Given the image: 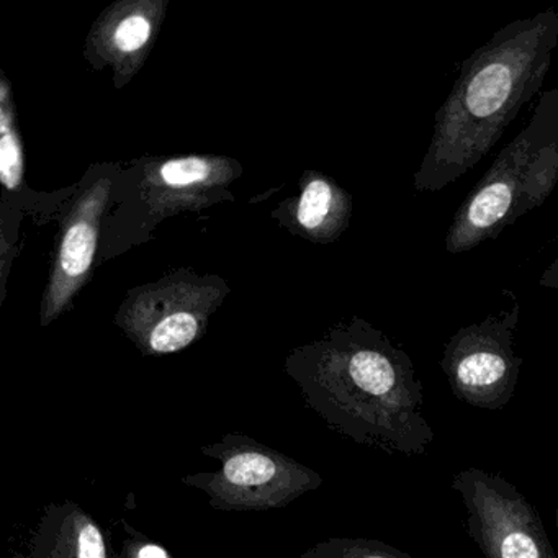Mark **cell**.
Segmentation results:
<instances>
[{
	"instance_id": "1",
	"label": "cell",
	"mask_w": 558,
	"mask_h": 558,
	"mask_svg": "<svg viewBox=\"0 0 558 558\" xmlns=\"http://www.w3.org/2000/svg\"><path fill=\"white\" fill-rule=\"evenodd\" d=\"M557 45L558 11L548 9L499 28L463 61L414 174L417 192L442 191L495 148L544 86Z\"/></svg>"
},
{
	"instance_id": "2",
	"label": "cell",
	"mask_w": 558,
	"mask_h": 558,
	"mask_svg": "<svg viewBox=\"0 0 558 558\" xmlns=\"http://www.w3.org/2000/svg\"><path fill=\"white\" fill-rule=\"evenodd\" d=\"M310 401L329 426L387 453L424 456L434 440L413 361L364 323L326 352Z\"/></svg>"
},
{
	"instance_id": "3",
	"label": "cell",
	"mask_w": 558,
	"mask_h": 558,
	"mask_svg": "<svg viewBox=\"0 0 558 558\" xmlns=\"http://www.w3.org/2000/svg\"><path fill=\"white\" fill-rule=\"evenodd\" d=\"M558 184V86L542 93L524 130L496 156L447 231L446 250L465 253L495 240L545 204Z\"/></svg>"
},
{
	"instance_id": "4",
	"label": "cell",
	"mask_w": 558,
	"mask_h": 558,
	"mask_svg": "<svg viewBox=\"0 0 558 558\" xmlns=\"http://www.w3.org/2000/svg\"><path fill=\"white\" fill-rule=\"evenodd\" d=\"M521 303L460 328L444 348L440 368L457 400L480 410L505 408L514 397L522 359L512 349Z\"/></svg>"
},
{
	"instance_id": "5",
	"label": "cell",
	"mask_w": 558,
	"mask_h": 558,
	"mask_svg": "<svg viewBox=\"0 0 558 558\" xmlns=\"http://www.w3.org/2000/svg\"><path fill=\"white\" fill-rule=\"evenodd\" d=\"M452 488L465 508L466 534L485 558H557L541 515L518 486L469 466L453 475Z\"/></svg>"
},
{
	"instance_id": "6",
	"label": "cell",
	"mask_w": 558,
	"mask_h": 558,
	"mask_svg": "<svg viewBox=\"0 0 558 558\" xmlns=\"http://www.w3.org/2000/svg\"><path fill=\"white\" fill-rule=\"evenodd\" d=\"M233 439L230 437L205 452L221 460L220 470L185 478L204 489L215 508H277L322 483L318 473L277 450L266 449L254 440Z\"/></svg>"
},
{
	"instance_id": "7",
	"label": "cell",
	"mask_w": 558,
	"mask_h": 558,
	"mask_svg": "<svg viewBox=\"0 0 558 558\" xmlns=\"http://www.w3.org/2000/svg\"><path fill=\"white\" fill-rule=\"evenodd\" d=\"M109 197V182H99L83 198L68 223L58 253L48 296L47 316H57L89 274L97 246L100 215Z\"/></svg>"
},
{
	"instance_id": "8",
	"label": "cell",
	"mask_w": 558,
	"mask_h": 558,
	"mask_svg": "<svg viewBox=\"0 0 558 558\" xmlns=\"http://www.w3.org/2000/svg\"><path fill=\"white\" fill-rule=\"evenodd\" d=\"M32 558H109L106 538L77 506L51 508L38 532Z\"/></svg>"
},
{
	"instance_id": "9",
	"label": "cell",
	"mask_w": 558,
	"mask_h": 558,
	"mask_svg": "<svg viewBox=\"0 0 558 558\" xmlns=\"http://www.w3.org/2000/svg\"><path fill=\"white\" fill-rule=\"evenodd\" d=\"M349 211V195L325 179H313L300 198L296 218L310 233L336 234L345 227Z\"/></svg>"
},
{
	"instance_id": "10",
	"label": "cell",
	"mask_w": 558,
	"mask_h": 558,
	"mask_svg": "<svg viewBox=\"0 0 558 558\" xmlns=\"http://www.w3.org/2000/svg\"><path fill=\"white\" fill-rule=\"evenodd\" d=\"M201 332V319L194 310L165 308L153 319L143 339L146 348L156 354H171L187 348Z\"/></svg>"
},
{
	"instance_id": "11",
	"label": "cell",
	"mask_w": 558,
	"mask_h": 558,
	"mask_svg": "<svg viewBox=\"0 0 558 558\" xmlns=\"http://www.w3.org/2000/svg\"><path fill=\"white\" fill-rule=\"evenodd\" d=\"M14 113L9 102L8 84H2V119H0V175L2 184L9 191H15L24 178V155H22L21 140L14 126Z\"/></svg>"
},
{
	"instance_id": "12",
	"label": "cell",
	"mask_w": 558,
	"mask_h": 558,
	"mask_svg": "<svg viewBox=\"0 0 558 558\" xmlns=\"http://www.w3.org/2000/svg\"><path fill=\"white\" fill-rule=\"evenodd\" d=\"M305 558H414L380 541L332 538L316 545Z\"/></svg>"
},
{
	"instance_id": "13",
	"label": "cell",
	"mask_w": 558,
	"mask_h": 558,
	"mask_svg": "<svg viewBox=\"0 0 558 558\" xmlns=\"http://www.w3.org/2000/svg\"><path fill=\"white\" fill-rule=\"evenodd\" d=\"M217 172V166L210 159H172L159 168V184L172 191H185V189L197 187L214 181Z\"/></svg>"
},
{
	"instance_id": "14",
	"label": "cell",
	"mask_w": 558,
	"mask_h": 558,
	"mask_svg": "<svg viewBox=\"0 0 558 558\" xmlns=\"http://www.w3.org/2000/svg\"><path fill=\"white\" fill-rule=\"evenodd\" d=\"M153 25L146 15L130 14L120 21L113 32V47L125 54L136 53L145 48L151 38Z\"/></svg>"
},
{
	"instance_id": "15",
	"label": "cell",
	"mask_w": 558,
	"mask_h": 558,
	"mask_svg": "<svg viewBox=\"0 0 558 558\" xmlns=\"http://www.w3.org/2000/svg\"><path fill=\"white\" fill-rule=\"evenodd\" d=\"M120 558H172L166 548L155 542H125Z\"/></svg>"
},
{
	"instance_id": "16",
	"label": "cell",
	"mask_w": 558,
	"mask_h": 558,
	"mask_svg": "<svg viewBox=\"0 0 558 558\" xmlns=\"http://www.w3.org/2000/svg\"><path fill=\"white\" fill-rule=\"evenodd\" d=\"M538 283L545 289L558 290V257L544 270Z\"/></svg>"
},
{
	"instance_id": "17",
	"label": "cell",
	"mask_w": 558,
	"mask_h": 558,
	"mask_svg": "<svg viewBox=\"0 0 558 558\" xmlns=\"http://www.w3.org/2000/svg\"><path fill=\"white\" fill-rule=\"evenodd\" d=\"M557 532H558V505H557Z\"/></svg>"
}]
</instances>
